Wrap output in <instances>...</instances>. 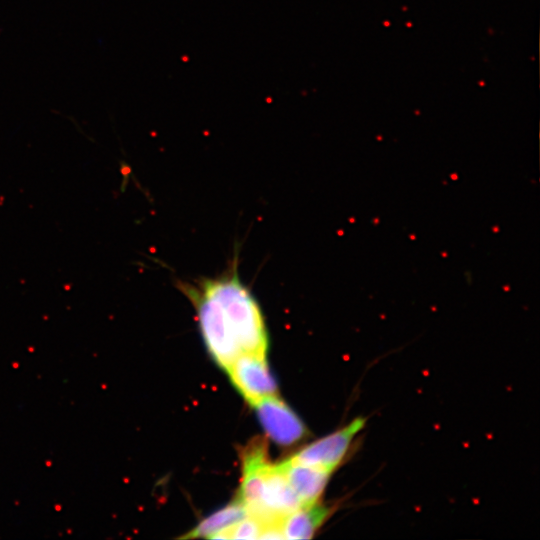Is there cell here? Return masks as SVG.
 I'll use <instances>...</instances> for the list:
<instances>
[{"label":"cell","mask_w":540,"mask_h":540,"mask_svg":"<svg viewBox=\"0 0 540 540\" xmlns=\"http://www.w3.org/2000/svg\"><path fill=\"white\" fill-rule=\"evenodd\" d=\"M332 507L319 501L303 505L281 520L284 539L299 540L312 538L318 528L331 514Z\"/></svg>","instance_id":"8992f818"},{"label":"cell","mask_w":540,"mask_h":540,"mask_svg":"<svg viewBox=\"0 0 540 540\" xmlns=\"http://www.w3.org/2000/svg\"><path fill=\"white\" fill-rule=\"evenodd\" d=\"M252 406L265 433L275 443L290 446L307 434L300 418L277 395L265 397Z\"/></svg>","instance_id":"277c9868"},{"label":"cell","mask_w":540,"mask_h":540,"mask_svg":"<svg viewBox=\"0 0 540 540\" xmlns=\"http://www.w3.org/2000/svg\"><path fill=\"white\" fill-rule=\"evenodd\" d=\"M366 420L358 417L343 428L305 446L291 458L333 472L345 459Z\"/></svg>","instance_id":"7a4b0ae2"},{"label":"cell","mask_w":540,"mask_h":540,"mask_svg":"<svg viewBox=\"0 0 540 540\" xmlns=\"http://www.w3.org/2000/svg\"><path fill=\"white\" fill-rule=\"evenodd\" d=\"M265 356L263 353L241 352L227 369L231 381L250 405L277 393Z\"/></svg>","instance_id":"6da1fadb"},{"label":"cell","mask_w":540,"mask_h":540,"mask_svg":"<svg viewBox=\"0 0 540 540\" xmlns=\"http://www.w3.org/2000/svg\"><path fill=\"white\" fill-rule=\"evenodd\" d=\"M302 506L318 502L333 472L289 458L279 463Z\"/></svg>","instance_id":"5b68a950"},{"label":"cell","mask_w":540,"mask_h":540,"mask_svg":"<svg viewBox=\"0 0 540 540\" xmlns=\"http://www.w3.org/2000/svg\"><path fill=\"white\" fill-rule=\"evenodd\" d=\"M247 515L245 507L237 499V501L230 503L203 519L194 529L182 536V538H212L217 533L231 527Z\"/></svg>","instance_id":"52a82bcc"},{"label":"cell","mask_w":540,"mask_h":540,"mask_svg":"<svg viewBox=\"0 0 540 540\" xmlns=\"http://www.w3.org/2000/svg\"><path fill=\"white\" fill-rule=\"evenodd\" d=\"M280 464L268 462L263 472L259 510L255 518L264 524L277 523L301 507Z\"/></svg>","instance_id":"3957f363"}]
</instances>
